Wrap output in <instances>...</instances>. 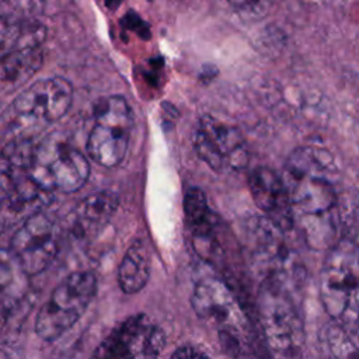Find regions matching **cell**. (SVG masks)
<instances>
[{
  "mask_svg": "<svg viewBox=\"0 0 359 359\" xmlns=\"http://www.w3.org/2000/svg\"><path fill=\"white\" fill-rule=\"evenodd\" d=\"M285 185L289 191L294 226L314 250L330 248L341 227L338 170L331 153L316 146H302L285 164Z\"/></svg>",
  "mask_w": 359,
  "mask_h": 359,
  "instance_id": "1",
  "label": "cell"
},
{
  "mask_svg": "<svg viewBox=\"0 0 359 359\" xmlns=\"http://www.w3.org/2000/svg\"><path fill=\"white\" fill-rule=\"evenodd\" d=\"M73 87L63 77L38 80L20 93L6 109L3 121L14 137H31L46 125L59 121L70 109Z\"/></svg>",
  "mask_w": 359,
  "mask_h": 359,
  "instance_id": "2",
  "label": "cell"
},
{
  "mask_svg": "<svg viewBox=\"0 0 359 359\" xmlns=\"http://www.w3.org/2000/svg\"><path fill=\"white\" fill-rule=\"evenodd\" d=\"M257 310L272 359H300L304 330L290 290L276 280L262 279L257 294Z\"/></svg>",
  "mask_w": 359,
  "mask_h": 359,
  "instance_id": "3",
  "label": "cell"
},
{
  "mask_svg": "<svg viewBox=\"0 0 359 359\" xmlns=\"http://www.w3.org/2000/svg\"><path fill=\"white\" fill-rule=\"evenodd\" d=\"M90 171L86 156L66 139L52 133L36 143L29 177L50 194H70L87 182Z\"/></svg>",
  "mask_w": 359,
  "mask_h": 359,
  "instance_id": "4",
  "label": "cell"
},
{
  "mask_svg": "<svg viewBox=\"0 0 359 359\" xmlns=\"http://www.w3.org/2000/svg\"><path fill=\"white\" fill-rule=\"evenodd\" d=\"M191 306L201 321L213 327L227 353L241 352V338L245 337V316L233 290L220 279L199 280L191 296Z\"/></svg>",
  "mask_w": 359,
  "mask_h": 359,
  "instance_id": "5",
  "label": "cell"
},
{
  "mask_svg": "<svg viewBox=\"0 0 359 359\" xmlns=\"http://www.w3.org/2000/svg\"><path fill=\"white\" fill-rule=\"evenodd\" d=\"M97 292L93 272H73L65 278L39 309L35 331L43 341H53L63 335L84 314Z\"/></svg>",
  "mask_w": 359,
  "mask_h": 359,
  "instance_id": "6",
  "label": "cell"
},
{
  "mask_svg": "<svg viewBox=\"0 0 359 359\" xmlns=\"http://www.w3.org/2000/svg\"><path fill=\"white\" fill-rule=\"evenodd\" d=\"M132 125V112L123 97L108 95L98 100L87 139L90 158L107 168L118 165L126 154Z\"/></svg>",
  "mask_w": 359,
  "mask_h": 359,
  "instance_id": "7",
  "label": "cell"
},
{
  "mask_svg": "<svg viewBox=\"0 0 359 359\" xmlns=\"http://www.w3.org/2000/svg\"><path fill=\"white\" fill-rule=\"evenodd\" d=\"M283 233L266 217H252L245 227V241L254 265L264 273L290 290L300 278V266L283 241Z\"/></svg>",
  "mask_w": 359,
  "mask_h": 359,
  "instance_id": "8",
  "label": "cell"
},
{
  "mask_svg": "<svg viewBox=\"0 0 359 359\" xmlns=\"http://www.w3.org/2000/svg\"><path fill=\"white\" fill-rule=\"evenodd\" d=\"M165 334L146 314H135L114 328L90 359H158Z\"/></svg>",
  "mask_w": 359,
  "mask_h": 359,
  "instance_id": "9",
  "label": "cell"
},
{
  "mask_svg": "<svg viewBox=\"0 0 359 359\" xmlns=\"http://www.w3.org/2000/svg\"><path fill=\"white\" fill-rule=\"evenodd\" d=\"M355 250L348 241L332 247L320 278V297L325 311L335 320L353 325L355 292Z\"/></svg>",
  "mask_w": 359,
  "mask_h": 359,
  "instance_id": "10",
  "label": "cell"
},
{
  "mask_svg": "<svg viewBox=\"0 0 359 359\" xmlns=\"http://www.w3.org/2000/svg\"><path fill=\"white\" fill-rule=\"evenodd\" d=\"M59 248L56 224L42 210L25 219L10 238V257L28 276L43 272Z\"/></svg>",
  "mask_w": 359,
  "mask_h": 359,
  "instance_id": "11",
  "label": "cell"
},
{
  "mask_svg": "<svg viewBox=\"0 0 359 359\" xmlns=\"http://www.w3.org/2000/svg\"><path fill=\"white\" fill-rule=\"evenodd\" d=\"M195 150L212 170H241L248 164L245 142L236 126L203 115L198 122L194 136Z\"/></svg>",
  "mask_w": 359,
  "mask_h": 359,
  "instance_id": "12",
  "label": "cell"
},
{
  "mask_svg": "<svg viewBox=\"0 0 359 359\" xmlns=\"http://www.w3.org/2000/svg\"><path fill=\"white\" fill-rule=\"evenodd\" d=\"M250 191L255 205L282 231L294 226L289 191L282 177L268 167H257L248 177Z\"/></svg>",
  "mask_w": 359,
  "mask_h": 359,
  "instance_id": "13",
  "label": "cell"
},
{
  "mask_svg": "<svg viewBox=\"0 0 359 359\" xmlns=\"http://www.w3.org/2000/svg\"><path fill=\"white\" fill-rule=\"evenodd\" d=\"M50 192L42 189L28 174L1 175L3 224L25 220L41 212Z\"/></svg>",
  "mask_w": 359,
  "mask_h": 359,
  "instance_id": "14",
  "label": "cell"
},
{
  "mask_svg": "<svg viewBox=\"0 0 359 359\" xmlns=\"http://www.w3.org/2000/svg\"><path fill=\"white\" fill-rule=\"evenodd\" d=\"M185 220L195 251L205 259H212L217 250V219L210 210L205 194L199 188H189L184 198Z\"/></svg>",
  "mask_w": 359,
  "mask_h": 359,
  "instance_id": "15",
  "label": "cell"
},
{
  "mask_svg": "<svg viewBox=\"0 0 359 359\" xmlns=\"http://www.w3.org/2000/svg\"><path fill=\"white\" fill-rule=\"evenodd\" d=\"M118 209V196L111 191H100L81 199L73 212V230L79 237L98 233Z\"/></svg>",
  "mask_w": 359,
  "mask_h": 359,
  "instance_id": "16",
  "label": "cell"
},
{
  "mask_svg": "<svg viewBox=\"0 0 359 359\" xmlns=\"http://www.w3.org/2000/svg\"><path fill=\"white\" fill-rule=\"evenodd\" d=\"M43 63L42 46L10 50L1 55L0 79L7 88H15L32 77Z\"/></svg>",
  "mask_w": 359,
  "mask_h": 359,
  "instance_id": "17",
  "label": "cell"
},
{
  "mask_svg": "<svg viewBox=\"0 0 359 359\" xmlns=\"http://www.w3.org/2000/svg\"><path fill=\"white\" fill-rule=\"evenodd\" d=\"M150 266L151 259L147 245L142 241L133 243L125 252L118 269V282L122 292L133 294L142 290L149 280Z\"/></svg>",
  "mask_w": 359,
  "mask_h": 359,
  "instance_id": "18",
  "label": "cell"
},
{
  "mask_svg": "<svg viewBox=\"0 0 359 359\" xmlns=\"http://www.w3.org/2000/svg\"><path fill=\"white\" fill-rule=\"evenodd\" d=\"M46 38V27L39 20L24 22L0 21V48L1 55L24 48L42 46Z\"/></svg>",
  "mask_w": 359,
  "mask_h": 359,
  "instance_id": "19",
  "label": "cell"
},
{
  "mask_svg": "<svg viewBox=\"0 0 359 359\" xmlns=\"http://www.w3.org/2000/svg\"><path fill=\"white\" fill-rule=\"evenodd\" d=\"M45 8V0H1L0 21L24 22L38 20Z\"/></svg>",
  "mask_w": 359,
  "mask_h": 359,
  "instance_id": "20",
  "label": "cell"
},
{
  "mask_svg": "<svg viewBox=\"0 0 359 359\" xmlns=\"http://www.w3.org/2000/svg\"><path fill=\"white\" fill-rule=\"evenodd\" d=\"M233 10L244 20H261L264 18L275 0H227Z\"/></svg>",
  "mask_w": 359,
  "mask_h": 359,
  "instance_id": "21",
  "label": "cell"
},
{
  "mask_svg": "<svg viewBox=\"0 0 359 359\" xmlns=\"http://www.w3.org/2000/svg\"><path fill=\"white\" fill-rule=\"evenodd\" d=\"M170 359H209V355L194 345H182L177 348Z\"/></svg>",
  "mask_w": 359,
  "mask_h": 359,
  "instance_id": "22",
  "label": "cell"
},
{
  "mask_svg": "<svg viewBox=\"0 0 359 359\" xmlns=\"http://www.w3.org/2000/svg\"><path fill=\"white\" fill-rule=\"evenodd\" d=\"M355 272H356V283L353 292V321H359V248L355 251Z\"/></svg>",
  "mask_w": 359,
  "mask_h": 359,
  "instance_id": "23",
  "label": "cell"
}]
</instances>
